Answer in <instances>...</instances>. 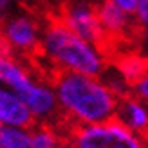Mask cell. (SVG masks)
Returning <instances> with one entry per match:
<instances>
[{
	"instance_id": "1",
	"label": "cell",
	"mask_w": 148,
	"mask_h": 148,
	"mask_svg": "<svg viewBox=\"0 0 148 148\" xmlns=\"http://www.w3.org/2000/svg\"><path fill=\"white\" fill-rule=\"evenodd\" d=\"M34 60H38L51 76L58 72L103 76L110 67L112 51L74 34L53 14L45 18L40 49Z\"/></svg>"
},
{
	"instance_id": "2",
	"label": "cell",
	"mask_w": 148,
	"mask_h": 148,
	"mask_svg": "<svg viewBox=\"0 0 148 148\" xmlns=\"http://www.w3.org/2000/svg\"><path fill=\"white\" fill-rule=\"evenodd\" d=\"M58 101L60 119L69 128L87 127L114 119L119 98L101 76L58 72L51 76Z\"/></svg>"
},
{
	"instance_id": "3",
	"label": "cell",
	"mask_w": 148,
	"mask_h": 148,
	"mask_svg": "<svg viewBox=\"0 0 148 148\" xmlns=\"http://www.w3.org/2000/svg\"><path fill=\"white\" fill-rule=\"evenodd\" d=\"M45 20L33 9H14L0 22V33L14 56L33 60L38 54Z\"/></svg>"
},
{
	"instance_id": "4",
	"label": "cell",
	"mask_w": 148,
	"mask_h": 148,
	"mask_svg": "<svg viewBox=\"0 0 148 148\" xmlns=\"http://www.w3.org/2000/svg\"><path fill=\"white\" fill-rule=\"evenodd\" d=\"M67 137L78 148H145V137L134 134L116 119L69 128Z\"/></svg>"
},
{
	"instance_id": "5",
	"label": "cell",
	"mask_w": 148,
	"mask_h": 148,
	"mask_svg": "<svg viewBox=\"0 0 148 148\" xmlns=\"http://www.w3.org/2000/svg\"><path fill=\"white\" fill-rule=\"evenodd\" d=\"M54 16L83 40L108 47L107 36L103 33L98 16V2H94V0H67L56 11Z\"/></svg>"
},
{
	"instance_id": "6",
	"label": "cell",
	"mask_w": 148,
	"mask_h": 148,
	"mask_svg": "<svg viewBox=\"0 0 148 148\" xmlns=\"http://www.w3.org/2000/svg\"><path fill=\"white\" fill-rule=\"evenodd\" d=\"M18 98L29 110L34 123H56L60 119V110H58V101L51 78L38 74L29 88Z\"/></svg>"
},
{
	"instance_id": "7",
	"label": "cell",
	"mask_w": 148,
	"mask_h": 148,
	"mask_svg": "<svg viewBox=\"0 0 148 148\" xmlns=\"http://www.w3.org/2000/svg\"><path fill=\"white\" fill-rule=\"evenodd\" d=\"M98 16L99 24L103 27V33L107 36V43L110 51L117 43H127L136 38V18L134 14L116 7L114 4L105 2V0H98Z\"/></svg>"
},
{
	"instance_id": "8",
	"label": "cell",
	"mask_w": 148,
	"mask_h": 148,
	"mask_svg": "<svg viewBox=\"0 0 148 148\" xmlns=\"http://www.w3.org/2000/svg\"><path fill=\"white\" fill-rule=\"evenodd\" d=\"M36 71L29 60L14 54H4L0 56V85L9 88L11 92L20 96L25 92L29 85L36 79Z\"/></svg>"
},
{
	"instance_id": "9",
	"label": "cell",
	"mask_w": 148,
	"mask_h": 148,
	"mask_svg": "<svg viewBox=\"0 0 148 148\" xmlns=\"http://www.w3.org/2000/svg\"><path fill=\"white\" fill-rule=\"evenodd\" d=\"M116 119L134 134L148 137V105H145L141 99L134 98L132 94L119 99Z\"/></svg>"
},
{
	"instance_id": "10",
	"label": "cell",
	"mask_w": 148,
	"mask_h": 148,
	"mask_svg": "<svg viewBox=\"0 0 148 148\" xmlns=\"http://www.w3.org/2000/svg\"><path fill=\"white\" fill-rule=\"evenodd\" d=\"M0 125L5 127H22L29 128L34 121L25 105L14 92L0 85Z\"/></svg>"
},
{
	"instance_id": "11",
	"label": "cell",
	"mask_w": 148,
	"mask_h": 148,
	"mask_svg": "<svg viewBox=\"0 0 148 148\" xmlns=\"http://www.w3.org/2000/svg\"><path fill=\"white\" fill-rule=\"evenodd\" d=\"M110 67L132 85L141 76L148 72V58L143 51L139 49H125L117 54H112Z\"/></svg>"
},
{
	"instance_id": "12",
	"label": "cell",
	"mask_w": 148,
	"mask_h": 148,
	"mask_svg": "<svg viewBox=\"0 0 148 148\" xmlns=\"http://www.w3.org/2000/svg\"><path fill=\"white\" fill-rule=\"evenodd\" d=\"M65 137L56 123H34L29 127V148H54Z\"/></svg>"
},
{
	"instance_id": "13",
	"label": "cell",
	"mask_w": 148,
	"mask_h": 148,
	"mask_svg": "<svg viewBox=\"0 0 148 148\" xmlns=\"http://www.w3.org/2000/svg\"><path fill=\"white\" fill-rule=\"evenodd\" d=\"M0 148H29V128L0 125Z\"/></svg>"
},
{
	"instance_id": "14",
	"label": "cell",
	"mask_w": 148,
	"mask_h": 148,
	"mask_svg": "<svg viewBox=\"0 0 148 148\" xmlns=\"http://www.w3.org/2000/svg\"><path fill=\"white\" fill-rule=\"evenodd\" d=\"M101 78H103V81L108 85V88H110V90H112L119 99L130 94V83L121 76L119 72H116L112 67H108Z\"/></svg>"
},
{
	"instance_id": "15",
	"label": "cell",
	"mask_w": 148,
	"mask_h": 148,
	"mask_svg": "<svg viewBox=\"0 0 148 148\" xmlns=\"http://www.w3.org/2000/svg\"><path fill=\"white\" fill-rule=\"evenodd\" d=\"M130 94L134 98L141 99L145 105H148V72L130 85Z\"/></svg>"
},
{
	"instance_id": "16",
	"label": "cell",
	"mask_w": 148,
	"mask_h": 148,
	"mask_svg": "<svg viewBox=\"0 0 148 148\" xmlns=\"http://www.w3.org/2000/svg\"><path fill=\"white\" fill-rule=\"evenodd\" d=\"M134 18L139 29H148V0H139Z\"/></svg>"
},
{
	"instance_id": "17",
	"label": "cell",
	"mask_w": 148,
	"mask_h": 148,
	"mask_svg": "<svg viewBox=\"0 0 148 148\" xmlns=\"http://www.w3.org/2000/svg\"><path fill=\"white\" fill-rule=\"evenodd\" d=\"M105 2H110V4H114L116 7H119V9L127 11V13H130V14H134L136 9H137L139 0H105Z\"/></svg>"
},
{
	"instance_id": "18",
	"label": "cell",
	"mask_w": 148,
	"mask_h": 148,
	"mask_svg": "<svg viewBox=\"0 0 148 148\" xmlns=\"http://www.w3.org/2000/svg\"><path fill=\"white\" fill-rule=\"evenodd\" d=\"M139 51H143L145 54H148V29H139V33L136 34Z\"/></svg>"
},
{
	"instance_id": "19",
	"label": "cell",
	"mask_w": 148,
	"mask_h": 148,
	"mask_svg": "<svg viewBox=\"0 0 148 148\" xmlns=\"http://www.w3.org/2000/svg\"><path fill=\"white\" fill-rule=\"evenodd\" d=\"M11 11H14V0H0V22Z\"/></svg>"
},
{
	"instance_id": "20",
	"label": "cell",
	"mask_w": 148,
	"mask_h": 148,
	"mask_svg": "<svg viewBox=\"0 0 148 148\" xmlns=\"http://www.w3.org/2000/svg\"><path fill=\"white\" fill-rule=\"evenodd\" d=\"M65 2H67V0H40V4H43L45 7H49V9H53L54 13L60 9Z\"/></svg>"
},
{
	"instance_id": "21",
	"label": "cell",
	"mask_w": 148,
	"mask_h": 148,
	"mask_svg": "<svg viewBox=\"0 0 148 148\" xmlns=\"http://www.w3.org/2000/svg\"><path fill=\"white\" fill-rule=\"evenodd\" d=\"M54 148H78V146H76V143H74L72 139H69L67 136H65V137H63V139H62V141L58 143Z\"/></svg>"
},
{
	"instance_id": "22",
	"label": "cell",
	"mask_w": 148,
	"mask_h": 148,
	"mask_svg": "<svg viewBox=\"0 0 148 148\" xmlns=\"http://www.w3.org/2000/svg\"><path fill=\"white\" fill-rule=\"evenodd\" d=\"M4 54H9V47H7L4 36H2V33H0V56H4Z\"/></svg>"
},
{
	"instance_id": "23",
	"label": "cell",
	"mask_w": 148,
	"mask_h": 148,
	"mask_svg": "<svg viewBox=\"0 0 148 148\" xmlns=\"http://www.w3.org/2000/svg\"><path fill=\"white\" fill-rule=\"evenodd\" d=\"M24 4V5H33V4H38L40 0H14V4Z\"/></svg>"
},
{
	"instance_id": "24",
	"label": "cell",
	"mask_w": 148,
	"mask_h": 148,
	"mask_svg": "<svg viewBox=\"0 0 148 148\" xmlns=\"http://www.w3.org/2000/svg\"><path fill=\"white\" fill-rule=\"evenodd\" d=\"M145 148H148V137H145Z\"/></svg>"
},
{
	"instance_id": "25",
	"label": "cell",
	"mask_w": 148,
	"mask_h": 148,
	"mask_svg": "<svg viewBox=\"0 0 148 148\" xmlns=\"http://www.w3.org/2000/svg\"><path fill=\"white\" fill-rule=\"evenodd\" d=\"M146 58H148V54H146Z\"/></svg>"
}]
</instances>
